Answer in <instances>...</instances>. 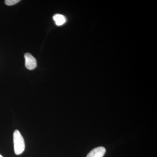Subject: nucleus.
<instances>
[{
  "label": "nucleus",
  "instance_id": "obj_1",
  "mask_svg": "<svg viewBox=\"0 0 157 157\" xmlns=\"http://www.w3.org/2000/svg\"><path fill=\"white\" fill-rule=\"evenodd\" d=\"M14 151L15 154H21L25 149V143L22 135L18 130H15L13 134Z\"/></svg>",
  "mask_w": 157,
  "mask_h": 157
},
{
  "label": "nucleus",
  "instance_id": "obj_2",
  "mask_svg": "<svg viewBox=\"0 0 157 157\" xmlns=\"http://www.w3.org/2000/svg\"><path fill=\"white\" fill-rule=\"evenodd\" d=\"M25 66L29 70H33L37 67V61L35 58L30 53H26L25 55Z\"/></svg>",
  "mask_w": 157,
  "mask_h": 157
},
{
  "label": "nucleus",
  "instance_id": "obj_3",
  "mask_svg": "<svg viewBox=\"0 0 157 157\" xmlns=\"http://www.w3.org/2000/svg\"><path fill=\"white\" fill-rule=\"evenodd\" d=\"M106 152V149L103 147L94 148L89 153L86 157H103Z\"/></svg>",
  "mask_w": 157,
  "mask_h": 157
},
{
  "label": "nucleus",
  "instance_id": "obj_4",
  "mask_svg": "<svg viewBox=\"0 0 157 157\" xmlns=\"http://www.w3.org/2000/svg\"><path fill=\"white\" fill-rule=\"evenodd\" d=\"M53 19L55 22L57 26H61L64 24L67 21L66 17L61 14H55Z\"/></svg>",
  "mask_w": 157,
  "mask_h": 157
},
{
  "label": "nucleus",
  "instance_id": "obj_5",
  "mask_svg": "<svg viewBox=\"0 0 157 157\" xmlns=\"http://www.w3.org/2000/svg\"><path fill=\"white\" fill-rule=\"evenodd\" d=\"M20 2V0H6L5 1V4L7 6H13Z\"/></svg>",
  "mask_w": 157,
  "mask_h": 157
},
{
  "label": "nucleus",
  "instance_id": "obj_6",
  "mask_svg": "<svg viewBox=\"0 0 157 157\" xmlns=\"http://www.w3.org/2000/svg\"><path fill=\"white\" fill-rule=\"evenodd\" d=\"M0 157H3L2 156V155H0Z\"/></svg>",
  "mask_w": 157,
  "mask_h": 157
}]
</instances>
